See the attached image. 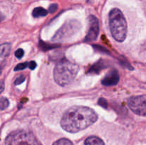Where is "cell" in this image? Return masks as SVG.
<instances>
[{"label":"cell","mask_w":146,"mask_h":145,"mask_svg":"<svg viewBox=\"0 0 146 145\" xmlns=\"http://www.w3.org/2000/svg\"><path fill=\"white\" fill-rule=\"evenodd\" d=\"M97 119L98 115L92 109L87 107L75 106L64 112L61 125L66 132L76 133L88 128Z\"/></svg>","instance_id":"cell-1"},{"label":"cell","mask_w":146,"mask_h":145,"mask_svg":"<svg viewBox=\"0 0 146 145\" xmlns=\"http://www.w3.org/2000/svg\"><path fill=\"white\" fill-rule=\"evenodd\" d=\"M78 72V66L68 61H61L56 65L54 78L56 82L61 86L69 85L74 81Z\"/></svg>","instance_id":"cell-2"},{"label":"cell","mask_w":146,"mask_h":145,"mask_svg":"<svg viewBox=\"0 0 146 145\" xmlns=\"http://www.w3.org/2000/svg\"><path fill=\"white\" fill-rule=\"evenodd\" d=\"M109 27L113 37L118 42L125 39L128 26L125 16L119 9H113L109 12Z\"/></svg>","instance_id":"cell-3"},{"label":"cell","mask_w":146,"mask_h":145,"mask_svg":"<svg viewBox=\"0 0 146 145\" xmlns=\"http://www.w3.org/2000/svg\"><path fill=\"white\" fill-rule=\"evenodd\" d=\"M5 145H39L35 136L29 132L17 130L11 132L5 139Z\"/></svg>","instance_id":"cell-4"},{"label":"cell","mask_w":146,"mask_h":145,"mask_svg":"<svg viewBox=\"0 0 146 145\" xmlns=\"http://www.w3.org/2000/svg\"><path fill=\"white\" fill-rule=\"evenodd\" d=\"M80 28H81V24L78 21L71 20V21H67L54 35L52 41L54 42H61V41H67L68 38L76 34Z\"/></svg>","instance_id":"cell-5"},{"label":"cell","mask_w":146,"mask_h":145,"mask_svg":"<svg viewBox=\"0 0 146 145\" xmlns=\"http://www.w3.org/2000/svg\"><path fill=\"white\" fill-rule=\"evenodd\" d=\"M130 109L139 116L146 117V95L131 97L128 102Z\"/></svg>","instance_id":"cell-6"},{"label":"cell","mask_w":146,"mask_h":145,"mask_svg":"<svg viewBox=\"0 0 146 145\" xmlns=\"http://www.w3.org/2000/svg\"><path fill=\"white\" fill-rule=\"evenodd\" d=\"M88 20V30L86 36L85 37V41L93 42L97 39L99 34V22L98 18L93 15L89 16Z\"/></svg>","instance_id":"cell-7"},{"label":"cell","mask_w":146,"mask_h":145,"mask_svg":"<svg viewBox=\"0 0 146 145\" xmlns=\"http://www.w3.org/2000/svg\"><path fill=\"white\" fill-rule=\"evenodd\" d=\"M119 81V75L116 70L113 69L103 79L102 84L105 86H113L118 84Z\"/></svg>","instance_id":"cell-8"},{"label":"cell","mask_w":146,"mask_h":145,"mask_svg":"<svg viewBox=\"0 0 146 145\" xmlns=\"http://www.w3.org/2000/svg\"><path fill=\"white\" fill-rule=\"evenodd\" d=\"M106 68H107V64L106 63L105 61L104 60H100L90 68L88 72L89 74H98L101 72V71Z\"/></svg>","instance_id":"cell-9"},{"label":"cell","mask_w":146,"mask_h":145,"mask_svg":"<svg viewBox=\"0 0 146 145\" xmlns=\"http://www.w3.org/2000/svg\"><path fill=\"white\" fill-rule=\"evenodd\" d=\"M11 45L9 43L0 44V58H5L9 55L11 53Z\"/></svg>","instance_id":"cell-10"},{"label":"cell","mask_w":146,"mask_h":145,"mask_svg":"<svg viewBox=\"0 0 146 145\" xmlns=\"http://www.w3.org/2000/svg\"><path fill=\"white\" fill-rule=\"evenodd\" d=\"M84 144L85 145H104V141L96 136H89L85 140Z\"/></svg>","instance_id":"cell-11"},{"label":"cell","mask_w":146,"mask_h":145,"mask_svg":"<svg viewBox=\"0 0 146 145\" xmlns=\"http://www.w3.org/2000/svg\"><path fill=\"white\" fill-rule=\"evenodd\" d=\"M48 14V11L43 7H36L32 11V15L34 18L46 16Z\"/></svg>","instance_id":"cell-12"},{"label":"cell","mask_w":146,"mask_h":145,"mask_svg":"<svg viewBox=\"0 0 146 145\" xmlns=\"http://www.w3.org/2000/svg\"><path fill=\"white\" fill-rule=\"evenodd\" d=\"M9 105V100L7 98H0V109L1 110H4V109H7Z\"/></svg>","instance_id":"cell-13"},{"label":"cell","mask_w":146,"mask_h":145,"mask_svg":"<svg viewBox=\"0 0 146 145\" xmlns=\"http://www.w3.org/2000/svg\"><path fill=\"white\" fill-rule=\"evenodd\" d=\"M53 145H73V144L68 139L63 138V139H60L57 140L56 142H54Z\"/></svg>","instance_id":"cell-14"},{"label":"cell","mask_w":146,"mask_h":145,"mask_svg":"<svg viewBox=\"0 0 146 145\" xmlns=\"http://www.w3.org/2000/svg\"><path fill=\"white\" fill-rule=\"evenodd\" d=\"M39 45L43 51H48V50L51 49V48H56V47L58 46V45H49V44L43 42V41H40Z\"/></svg>","instance_id":"cell-15"},{"label":"cell","mask_w":146,"mask_h":145,"mask_svg":"<svg viewBox=\"0 0 146 145\" xmlns=\"http://www.w3.org/2000/svg\"><path fill=\"white\" fill-rule=\"evenodd\" d=\"M29 65L28 63H19L18 65H16V67L14 68V71H21V70H24L27 68Z\"/></svg>","instance_id":"cell-16"},{"label":"cell","mask_w":146,"mask_h":145,"mask_svg":"<svg viewBox=\"0 0 146 145\" xmlns=\"http://www.w3.org/2000/svg\"><path fill=\"white\" fill-rule=\"evenodd\" d=\"M25 76H24V75H20L19 76L17 77V78H16L15 81H14L15 85H20V84L22 83V82H24V80H25Z\"/></svg>","instance_id":"cell-17"},{"label":"cell","mask_w":146,"mask_h":145,"mask_svg":"<svg viewBox=\"0 0 146 145\" xmlns=\"http://www.w3.org/2000/svg\"><path fill=\"white\" fill-rule=\"evenodd\" d=\"M94 48H95L96 51H100V52L103 53H109V51L106 49V48H104L102 46H100V45H94Z\"/></svg>","instance_id":"cell-18"},{"label":"cell","mask_w":146,"mask_h":145,"mask_svg":"<svg viewBox=\"0 0 146 145\" xmlns=\"http://www.w3.org/2000/svg\"><path fill=\"white\" fill-rule=\"evenodd\" d=\"M98 105H101V107L104 108L108 107V102H107L106 100L104 99V98H100L98 100Z\"/></svg>","instance_id":"cell-19"},{"label":"cell","mask_w":146,"mask_h":145,"mask_svg":"<svg viewBox=\"0 0 146 145\" xmlns=\"http://www.w3.org/2000/svg\"><path fill=\"white\" fill-rule=\"evenodd\" d=\"M24 51H23L21 48H19V49H17V51H15V56L17 57L18 59H21L23 57V55H24Z\"/></svg>","instance_id":"cell-20"},{"label":"cell","mask_w":146,"mask_h":145,"mask_svg":"<svg viewBox=\"0 0 146 145\" xmlns=\"http://www.w3.org/2000/svg\"><path fill=\"white\" fill-rule=\"evenodd\" d=\"M58 9V4H52L50 5L49 8H48V12L53 14L55 11H56V10Z\"/></svg>","instance_id":"cell-21"},{"label":"cell","mask_w":146,"mask_h":145,"mask_svg":"<svg viewBox=\"0 0 146 145\" xmlns=\"http://www.w3.org/2000/svg\"><path fill=\"white\" fill-rule=\"evenodd\" d=\"M36 67V63L35 61H31V62L29 63V68L31 70L35 69Z\"/></svg>","instance_id":"cell-22"},{"label":"cell","mask_w":146,"mask_h":145,"mask_svg":"<svg viewBox=\"0 0 146 145\" xmlns=\"http://www.w3.org/2000/svg\"><path fill=\"white\" fill-rule=\"evenodd\" d=\"M4 82L3 81H0V94L4 91Z\"/></svg>","instance_id":"cell-23"},{"label":"cell","mask_w":146,"mask_h":145,"mask_svg":"<svg viewBox=\"0 0 146 145\" xmlns=\"http://www.w3.org/2000/svg\"><path fill=\"white\" fill-rule=\"evenodd\" d=\"M4 18H5V17H4V14H3L2 13H1V11H0V22H1V21L4 19Z\"/></svg>","instance_id":"cell-24"},{"label":"cell","mask_w":146,"mask_h":145,"mask_svg":"<svg viewBox=\"0 0 146 145\" xmlns=\"http://www.w3.org/2000/svg\"><path fill=\"white\" fill-rule=\"evenodd\" d=\"M1 71H2V65L0 64V75H1Z\"/></svg>","instance_id":"cell-25"}]
</instances>
